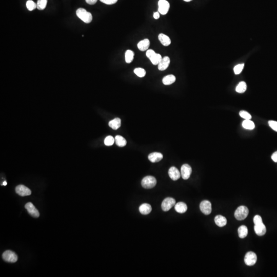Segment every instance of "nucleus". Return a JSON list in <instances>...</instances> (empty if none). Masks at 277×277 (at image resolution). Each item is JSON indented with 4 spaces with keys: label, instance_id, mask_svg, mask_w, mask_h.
<instances>
[{
    "label": "nucleus",
    "instance_id": "0eeeda50",
    "mask_svg": "<svg viewBox=\"0 0 277 277\" xmlns=\"http://www.w3.org/2000/svg\"><path fill=\"white\" fill-rule=\"evenodd\" d=\"M176 204V200L172 198H166L162 203V209L164 211H167Z\"/></svg>",
    "mask_w": 277,
    "mask_h": 277
},
{
    "label": "nucleus",
    "instance_id": "412c9836",
    "mask_svg": "<svg viewBox=\"0 0 277 277\" xmlns=\"http://www.w3.org/2000/svg\"><path fill=\"white\" fill-rule=\"evenodd\" d=\"M159 40L162 44L164 46H168L171 44V40L169 37L164 34H160L158 36Z\"/></svg>",
    "mask_w": 277,
    "mask_h": 277
},
{
    "label": "nucleus",
    "instance_id": "20e7f679",
    "mask_svg": "<svg viewBox=\"0 0 277 277\" xmlns=\"http://www.w3.org/2000/svg\"><path fill=\"white\" fill-rule=\"evenodd\" d=\"M146 55L151 61L152 64L155 65H158L160 61L162 59L161 55L156 53L154 50L152 49L147 50Z\"/></svg>",
    "mask_w": 277,
    "mask_h": 277
},
{
    "label": "nucleus",
    "instance_id": "4468645a",
    "mask_svg": "<svg viewBox=\"0 0 277 277\" xmlns=\"http://www.w3.org/2000/svg\"><path fill=\"white\" fill-rule=\"evenodd\" d=\"M168 174L169 177L174 181H177L181 176V172L178 169L175 167H171L168 171Z\"/></svg>",
    "mask_w": 277,
    "mask_h": 277
},
{
    "label": "nucleus",
    "instance_id": "c85d7f7f",
    "mask_svg": "<svg viewBox=\"0 0 277 277\" xmlns=\"http://www.w3.org/2000/svg\"><path fill=\"white\" fill-rule=\"evenodd\" d=\"M47 4V0H37V8L39 10H42L46 8Z\"/></svg>",
    "mask_w": 277,
    "mask_h": 277
},
{
    "label": "nucleus",
    "instance_id": "f704fd0d",
    "mask_svg": "<svg viewBox=\"0 0 277 277\" xmlns=\"http://www.w3.org/2000/svg\"><path fill=\"white\" fill-rule=\"evenodd\" d=\"M268 124L273 130L277 132V122L275 121H270Z\"/></svg>",
    "mask_w": 277,
    "mask_h": 277
},
{
    "label": "nucleus",
    "instance_id": "4be33fe9",
    "mask_svg": "<svg viewBox=\"0 0 277 277\" xmlns=\"http://www.w3.org/2000/svg\"><path fill=\"white\" fill-rule=\"evenodd\" d=\"M109 126L114 130H117L120 127L121 125V119L116 118L109 122Z\"/></svg>",
    "mask_w": 277,
    "mask_h": 277
},
{
    "label": "nucleus",
    "instance_id": "ea45409f",
    "mask_svg": "<svg viewBox=\"0 0 277 277\" xmlns=\"http://www.w3.org/2000/svg\"><path fill=\"white\" fill-rule=\"evenodd\" d=\"M3 185H4V186L7 185V182H6V181L4 182L3 183Z\"/></svg>",
    "mask_w": 277,
    "mask_h": 277
},
{
    "label": "nucleus",
    "instance_id": "393cba45",
    "mask_svg": "<svg viewBox=\"0 0 277 277\" xmlns=\"http://www.w3.org/2000/svg\"><path fill=\"white\" fill-rule=\"evenodd\" d=\"M115 139V143L119 147H124L127 144V141L125 138H124L121 136H116Z\"/></svg>",
    "mask_w": 277,
    "mask_h": 277
},
{
    "label": "nucleus",
    "instance_id": "f03ea898",
    "mask_svg": "<svg viewBox=\"0 0 277 277\" xmlns=\"http://www.w3.org/2000/svg\"><path fill=\"white\" fill-rule=\"evenodd\" d=\"M76 16L79 19L84 23H90L92 20V16L91 13L88 12L84 8H79L76 11Z\"/></svg>",
    "mask_w": 277,
    "mask_h": 277
},
{
    "label": "nucleus",
    "instance_id": "ddd939ff",
    "mask_svg": "<svg viewBox=\"0 0 277 277\" xmlns=\"http://www.w3.org/2000/svg\"><path fill=\"white\" fill-rule=\"evenodd\" d=\"M25 208L26 209L28 213L34 218H38L40 216V213L37 209L34 206L32 203L28 202L25 205Z\"/></svg>",
    "mask_w": 277,
    "mask_h": 277
},
{
    "label": "nucleus",
    "instance_id": "9d476101",
    "mask_svg": "<svg viewBox=\"0 0 277 277\" xmlns=\"http://www.w3.org/2000/svg\"><path fill=\"white\" fill-rule=\"evenodd\" d=\"M192 169L190 165L187 164H185L182 166L181 168V174L184 180H187L190 177L192 174Z\"/></svg>",
    "mask_w": 277,
    "mask_h": 277
},
{
    "label": "nucleus",
    "instance_id": "aec40b11",
    "mask_svg": "<svg viewBox=\"0 0 277 277\" xmlns=\"http://www.w3.org/2000/svg\"><path fill=\"white\" fill-rule=\"evenodd\" d=\"M215 223L219 227H223L227 223V220L225 217L221 215H218L215 218Z\"/></svg>",
    "mask_w": 277,
    "mask_h": 277
},
{
    "label": "nucleus",
    "instance_id": "2eb2a0df",
    "mask_svg": "<svg viewBox=\"0 0 277 277\" xmlns=\"http://www.w3.org/2000/svg\"><path fill=\"white\" fill-rule=\"evenodd\" d=\"M170 64V59L168 57H164L162 59L159 63L158 69L161 71H163L168 67Z\"/></svg>",
    "mask_w": 277,
    "mask_h": 277
},
{
    "label": "nucleus",
    "instance_id": "e433bc0d",
    "mask_svg": "<svg viewBox=\"0 0 277 277\" xmlns=\"http://www.w3.org/2000/svg\"><path fill=\"white\" fill-rule=\"evenodd\" d=\"M272 159L275 162H277V151H276L272 155Z\"/></svg>",
    "mask_w": 277,
    "mask_h": 277
},
{
    "label": "nucleus",
    "instance_id": "a211bd4d",
    "mask_svg": "<svg viewBox=\"0 0 277 277\" xmlns=\"http://www.w3.org/2000/svg\"><path fill=\"white\" fill-rule=\"evenodd\" d=\"M174 209L178 213H185L187 210L186 204L182 202H178L174 205Z\"/></svg>",
    "mask_w": 277,
    "mask_h": 277
},
{
    "label": "nucleus",
    "instance_id": "2f4dec72",
    "mask_svg": "<svg viewBox=\"0 0 277 277\" xmlns=\"http://www.w3.org/2000/svg\"><path fill=\"white\" fill-rule=\"evenodd\" d=\"M115 139L111 136H109L105 138L104 144L106 146H112L114 144Z\"/></svg>",
    "mask_w": 277,
    "mask_h": 277
},
{
    "label": "nucleus",
    "instance_id": "423d86ee",
    "mask_svg": "<svg viewBox=\"0 0 277 277\" xmlns=\"http://www.w3.org/2000/svg\"><path fill=\"white\" fill-rule=\"evenodd\" d=\"M2 258L4 261L9 263H15L18 260V256L16 254L9 250L3 252Z\"/></svg>",
    "mask_w": 277,
    "mask_h": 277
},
{
    "label": "nucleus",
    "instance_id": "6ab92c4d",
    "mask_svg": "<svg viewBox=\"0 0 277 277\" xmlns=\"http://www.w3.org/2000/svg\"><path fill=\"white\" fill-rule=\"evenodd\" d=\"M152 208L150 205L147 203H144L139 207V211L142 215H148L151 211Z\"/></svg>",
    "mask_w": 277,
    "mask_h": 277
},
{
    "label": "nucleus",
    "instance_id": "a878e982",
    "mask_svg": "<svg viewBox=\"0 0 277 277\" xmlns=\"http://www.w3.org/2000/svg\"><path fill=\"white\" fill-rule=\"evenodd\" d=\"M242 126L246 130H252L255 127L254 123L251 120H245L242 123Z\"/></svg>",
    "mask_w": 277,
    "mask_h": 277
},
{
    "label": "nucleus",
    "instance_id": "39448f33",
    "mask_svg": "<svg viewBox=\"0 0 277 277\" xmlns=\"http://www.w3.org/2000/svg\"><path fill=\"white\" fill-rule=\"evenodd\" d=\"M156 184V179L153 176H148L142 179L141 184L145 189H151L154 187Z\"/></svg>",
    "mask_w": 277,
    "mask_h": 277
},
{
    "label": "nucleus",
    "instance_id": "5701e85b",
    "mask_svg": "<svg viewBox=\"0 0 277 277\" xmlns=\"http://www.w3.org/2000/svg\"><path fill=\"white\" fill-rule=\"evenodd\" d=\"M176 76L172 75H167L164 76L162 80V82L165 85H169L174 83L176 81Z\"/></svg>",
    "mask_w": 277,
    "mask_h": 277
},
{
    "label": "nucleus",
    "instance_id": "f8f14e48",
    "mask_svg": "<svg viewBox=\"0 0 277 277\" xmlns=\"http://www.w3.org/2000/svg\"><path fill=\"white\" fill-rule=\"evenodd\" d=\"M16 194L22 197H25L31 194V192L28 187L23 185H19L16 187Z\"/></svg>",
    "mask_w": 277,
    "mask_h": 277
},
{
    "label": "nucleus",
    "instance_id": "cd10ccee",
    "mask_svg": "<svg viewBox=\"0 0 277 277\" xmlns=\"http://www.w3.org/2000/svg\"><path fill=\"white\" fill-rule=\"evenodd\" d=\"M125 61L127 63H130L133 61L134 58V53L132 50H127L125 54Z\"/></svg>",
    "mask_w": 277,
    "mask_h": 277
},
{
    "label": "nucleus",
    "instance_id": "4c0bfd02",
    "mask_svg": "<svg viewBox=\"0 0 277 277\" xmlns=\"http://www.w3.org/2000/svg\"><path fill=\"white\" fill-rule=\"evenodd\" d=\"M98 0H85L86 2L89 5H94L97 3Z\"/></svg>",
    "mask_w": 277,
    "mask_h": 277
},
{
    "label": "nucleus",
    "instance_id": "7ed1b4c3",
    "mask_svg": "<svg viewBox=\"0 0 277 277\" xmlns=\"http://www.w3.org/2000/svg\"><path fill=\"white\" fill-rule=\"evenodd\" d=\"M249 210L247 207L240 206L237 209L234 213V217L238 220H244L249 215Z\"/></svg>",
    "mask_w": 277,
    "mask_h": 277
},
{
    "label": "nucleus",
    "instance_id": "58836bf2",
    "mask_svg": "<svg viewBox=\"0 0 277 277\" xmlns=\"http://www.w3.org/2000/svg\"><path fill=\"white\" fill-rule=\"evenodd\" d=\"M153 18H155V19H158L159 18H160V13L159 12H156V13H153Z\"/></svg>",
    "mask_w": 277,
    "mask_h": 277
},
{
    "label": "nucleus",
    "instance_id": "72a5a7b5",
    "mask_svg": "<svg viewBox=\"0 0 277 277\" xmlns=\"http://www.w3.org/2000/svg\"><path fill=\"white\" fill-rule=\"evenodd\" d=\"M239 115L241 117L243 118L245 120H251L252 119V115H251V114L244 110L240 111Z\"/></svg>",
    "mask_w": 277,
    "mask_h": 277
},
{
    "label": "nucleus",
    "instance_id": "dca6fc26",
    "mask_svg": "<svg viewBox=\"0 0 277 277\" xmlns=\"http://www.w3.org/2000/svg\"><path fill=\"white\" fill-rule=\"evenodd\" d=\"M148 158L150 161L153 163H156L160 161L163 158V156L161 153L155 152L149 154Z\"/></svg>",
    "mask_w": 277,
    "mask_h": 277
},
{
    "label": "nucleus",
    "instance_id": "a19ab883",
    "mask_svg": "<svg viewBox=\"0 0 277 277\" xmlns=\"http://www.w3.org/2000/svg\"><path fill=\"white\" fill-rule=\"evenodd\" d=\"M184 1H185V2H190V1H192V0H184Z\"/></svg>",
    "mask_w": 277,
    "mask_h": 277
},
{
    "label": "nucleus",
    "instance_id": "6e6552de",
    "mask_svg": "<svg viewBox=\"0 0 277 277\" xmlns=\"http://www.w3.org/2000/svg\"><path fill=\"white\" fill-rule=\"evenodd\" d=\"M257 260V257L255 253L252 252H249L245 255L244 262L248 266H253L255 264Z\"/></svg>",
    "mask_w": 277,
    "mask_h": 277
},
{
    "label": "nucleus",
    "instance_id": "f257e3e1",
    "mask_svg": "<svg viewBox=\"0 0 277 277\" xmlns=\"http://www.w3.org/2000/svg\"><path fill=\"white\" fill-rule=\"evenodd\" d=\"M254 223L255 224L254 230L258 236H262L267 232V228L263 224L262 219L259 215H256L254 218Z\"/></svg>",
    "mask_w": 277,
    "mask_h": 277
},
{
    "label": "nucleus",
    "instance_id": "c756f323",
    "mask_svg": "<svg viewBox=\"0 0 277 277\" xmlns=\"http://www.w3.org/2000/svg\"><path fill=\"white\" fill-rule=\"evenodd\" d=\"M134 73L137 76L140 78L144 77L146 75V71L145 69L142 68H136L134 69Z\"/></svg>",
    "mask_w": 277,
    "mask_h": 277
},
{
    "label": "nucleus",
    "instance_id": "473e14b6",
    "mask_svg": "<svg viewBox=\"0 0 277 277\" xmlns=\"http://www.w3.org/2000/svg\"><path fill=\"white\" fill-rule=\"evenodd\" d=\"M244 67V64H238L234 68V71L236 75H239L241 73Z\"/></svg>",
    "mask_w": 277,
    "mask_h": 277
},
{
    "label": "nucleus",
    "instance_id": "bb28decb",
    "mask_svg": "<svg viewBox=\"0 0 277 277\" xmlns=\"http://www.w3.org/2000/svg\"><path fill=\"white\" fill-rule=\"evenodd\" d=\"M247 89V85L245 82L242 81L240 82L238 85L237 86L236 91L238 93L242 94L245 92Z\"/></svg>",
    "mask_w": 277,
    "mask_h": 277
},
{
    "label": "nucleus",
    "instance_id": "7c9ffc66",
    "mask_svg": "<svg viewBox=\"0 0 277 277\" xmlns=\"http://www.w3.org/2000/svg\"><path fill=\"white\" fill-rule=\"evenodd\" d=\"M26 7L28 10H34V9L37 8V4L35 3L32 0H28L26 2Z\"/></svg>",
    "mask_w": 277,
    "mask_h": 277
},
{
    "label": "nucleus",
    "instance_id": "9b49d317",
    "mask_svg": "<svg viewBox=\"0 0 277 277\" xmlns=\"http://www.w3.org/2000/svg\"><path fill=\"white\" fill-rule=\"evenodd\" d=\"M200 208L201 211L205 215H210L212 210L211 203L207 200L202 201L200 205Z\"/></svg>",
    "mask_w": 277,
    "mask_h": 277
},
{
    "label": "nucleus",
    "instance_id": "f3484780",
    "mask_svg": "<svg viewBox=\"0 0 277 277\" xmlns=\"http://www.w3.org/2000/svg\"><path fill=\"white\" fill-rule=\"evenodd\" d=\"M149 45H150V41L149 40L147 39H145L139 42L137 45V46H138V49L142 52H144V51L147 50L149 48Z\"/></svg>",
    "mask_w": 277,
    "mask_h": 277
},
{
    "label": "nucleus",
    "instance_id": "1a4fd4ad",
    "mask_svg": "<svg viewBox=\"0 0 277 277\" xmlns=\"http://www.w3.org/2000/svg\"><path fill=\"white\" fill-rule=\"evenodd\" d=\"M158 10L160 13L163 15L167 14L168 12L170 4L166 0H160L158 2Z\"/></svg>",
    "mask_w": 277,
    "mask_h": 277
},
{
    "label": "nucleus",
    "instance_id": "c9c22d12",
    "mask_svg": "<svg viewBox=\"0 0 277 277\" xmlns=\"http://www.w3.org/2000/svg\"><path fill=\"white\" fill-rule=\"evenodd\" d=\"M101 2L107 5H112L116 3L118 0H100Z\"/></svg>",
    "mask_w": 277,
    "mask_h": 277
},
{
    "label": "nucleus",
    "instance_id": "b1692460",
    "mask_svg": "<svg viewBox=\"0 0 277 277\" xmlns=\"http://www.w3.org/2000/svg\"><path fill=\"white\" fill-rule=\"evenodd\" d=\"M238 234L240 238L243 239L247 236L248 234V229L245 225H242L238 228Z\"/></svg>",
    "mask_w": 277,
    "mask_h": 277
}]
</instances>
